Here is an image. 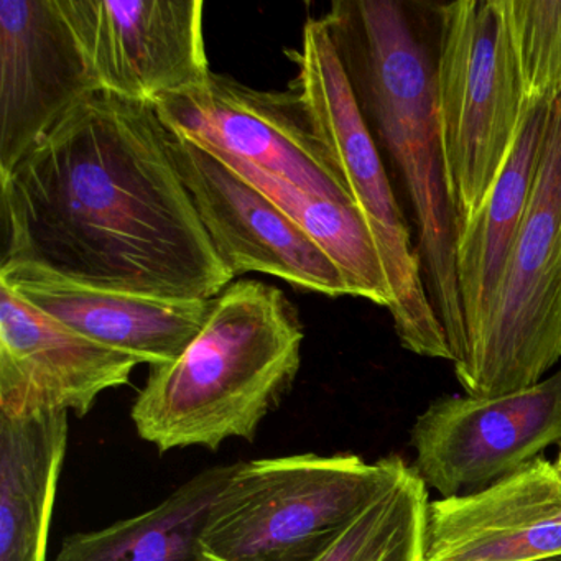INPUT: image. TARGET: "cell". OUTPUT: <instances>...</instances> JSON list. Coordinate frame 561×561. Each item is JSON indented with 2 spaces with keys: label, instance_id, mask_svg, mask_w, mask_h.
I'll use <instances>...</instances> for the list:
<instances>
[{
  "label": "cell",
  "instance_id": "cell-2",
  "mask_svg": "<svg viewBox=\"0 0 561 561\" xmlns=\"http://www.w3.org/2000/svg\"><path fill=\"white\" fill-rule=\"evenodd\" d=\"M305 333L274 285L236 280L172 363L150 367L130 419L159 451L252 442L297 379Z\"/></svg>",
  "mask_w": 561,
  "mask_h": 561
},
{
  "label": "cell",
  "instance_id": "cell-1",
  "mask_svg": "<svg viewBox=\"0 0 561 561\" xmlns=\"http://www.w3.org/2000/svg\"><path fill=\"white\" fill-rule=\"evenodd\" d=\"M0 264L176 300H213L234 282L153 104L91 94L0 176Z\"/></svg>",
  "mask_w": 561,
  "mask_h": 561
},
{
  "label": "cell",
  "instance_id": "cell-18",
  "mask_svg": "<svg viewBox=\"0 0 561 561\" xmlns=\"http://www.w3.org/2000/svg\"><path fill=\"white\" fill-rule=\"evenodd\" d=\"M236 465L203 469L159 505L65 538L54 561H208L202 538Z\"/></svg>",
  "mask_w": 561,
  "mask_h": 561
},
{
  "label": "cell",
  "instance_id": "cell-13",
  "mask_svg": "<svg viewBox=\"0 0 561 561\" xmlns=\"http://www.w3.org/2000/svg\"><path fill=\"white\" fill-rule=\"evenodd\" d=\"M140 364L0 284V415L61 410L84 416L104 392L127 386Z\"/></svg>",
  "mask_w": 561,
  "mask_h": 561
},
{
  "label": "cell",
  "instance_id": "cell-22",
  "mask_svg": "<svg viewBox=\"0 0 561 561\" xmlns=\"http://www.w3.org/2000/svg\"><path fill=\"white\" fill-rule=\"evenodd\" d=\"M554 468L558 469V472H560L561 474V446H560V451H558V456H557V459H554Z\"/></svg>",
  "mask_w": 561,
  "mask_h": 561
},
{
  "label": "cell",
  "instance_id": "cell-23",
  "mask_svg": "<svg viewBox=\"0 0 561 561\" xmlns=\"http://www.w3.org/2000/svg\"><path fill=\"white\" fill-rule=\"evenodd\" d=\"M537 561H561V554H553V557L541 558Z\"/></svg>",
  "mask_w": 561,
  "mask_h": 561
},
{
  "label": "cell",
  "instance_id": "cell-6",
  "mask_svg": "<svg viewBox=\"0 0 561 561\" xmlns=\"http://www.w3.org/2000/svg\"><path fill=\"white\" fill-rule=\"evenodd\" d=\"M438 18L436 114L446 193L459 229L497 182L527 98L504 0L451 2Z\"/></svg>",
  "mask_w": 561,
  "mask_h": 561
},
{
  "label": "cell",
  "instance_id": "cell-21",
  "mask_svg": "<svg viewBox=\"0 0 561 561\" xmlns=\"http://www.w3.org/2000/svg\"><path fill=\"white\" fill-rule=\"evenodd\" d=\"M525 98L561 96V0H504Z\"/></svg>",
  "mask_w": 561,
  "mask_h": 561
},
{
  "label": "cell",
  "instance_id": "cell-7",
  "mask_svg": "<svg viewBox=\"0 0 561 561\" xmlns=\"http://www.w3.org/2000/svg\"><path fill=\"white\" fill-rule=\"evenodd\" d=\"M560 363L561 96L491 313L455 373L468 396L497 397L535 386Z\"/></svg>",
  "mask_w": 561,
  "mask_h": 561
},
{
  "label": "cell",
  "instance_id": "cell-11",
  "mask_svg": "<svg viewBox=\"0 0 561 561\" xmlns=\"http://www.w3.org/2000/svg\"><path fill=\"white\" fill-rule=\"evenodd\" d=\"M169 146L199 219L234 278L257 272L313 294L350 295L334 262L261 190L188 137L169 130Z\"/></svg>",
  "mask_w": 561,
  "mask_h": 561
},
{
  "label": "cell",
  "instance_id": "cell-5",
  "mask_svg": "<svg viewBox=\"0 0 561 561\" xmlns=\"http://www.w3.org/2000/svg\"><path fill=\"white\" fill-rule=\"evenodd\" d=\"M396 461L304 453L236 462L203 550L215 561H317L379 494Z\"/></svg>",
  "mask_w": 561,
  "mask_h": 561
},
{
  "label": "cell",
  "instance_id": "cell-14",
  "mask_svg": "<svg viewBox=\"0 0 561 561\" xmlns=\"http://www.w3.org/2000/svg\"><path fill=\"white\" fill-rule=\"evenodd\" d=\"M553 554H561V474L541 456L478 491L430 501L426 561Z\"/></svg>",
  "mask_w": 561,
  "mask_h": 561
},
{
  "label": "cell",
  "instance_id": "cell-20",
  "mask_svg": "<svg viewBox=\"0 0 561 561\" xmlns=\"http://www.w3.org/2000/svg\"><path fill=\"white\" fill-rule=\"evenodd\" d=\"M428 488L397 456L379 494L317 561H426Z\"/></svg>",
  "mask_w": 561,
  "mask_h": 561
},
{
  "label": "cell",
  "instance_id": "cell-24",
  "mask_svg": "<svg viewBox=\"0 0 561 561\" xmlns=\"http://www.w3.org/2000/svg\"><path fill=\"white\" fill-rule=\"evenodd\" d=\"M208 561H215V560H208Z\"/></svg>",
  "mask_w": 561,
  "mask_h": 561
},
{
  "label": "cell",
  "instance_id": "cell-16",
  "mask_svg": "<svg viewBox=\"0 0 561 561\" xmlns=\"http://www.w3.org/2000/svg\"><path fill=\"white\" fill-rule=\"evenodd\" d=\"M553 101L527 98L517 139L497 182L479 211L456 234V275L466 331L465 353L458 363L491 313L505 262L530 202Z\"/></svg>",
  "mask_w": 561,
  "mask_h": 561
},
{
  "label": "cell",
  "instance_id": "cell-12",
  "mask_svg": "<svg viewBox=\"0 0 561 561\" xmlns=\"http://www.w3.org/2000/svg\"><path fill=\"white\" fill-rule=\"evenodd\" d=\"M98 91L55 0H0V176Z\"/></svg>",
  "mask_w": 561,
  "mask_h": 561
},
{
  "label": "cell",
  "instance_id": "cell-17",
  "mask_svg": "<svg viewBox=\"0 0 561 561\" xmlns=\"http://www.w3.org/2000/svg\"><path fill=\"white\" fill-rule=\"evenodd\" d=\"M68 419L61 410L0 415V561H47Z\"/></svg>",
  "mask_w": 561,
  "mask_h": 561
},
{
  "label": "cell",
  "instance_id": "cell-10",
  "mask_svg": "<svg viewBox=\"0 0 561 561\" xmlns=\"http://www.w3.org/2000/svg\"><path fill=\"white\" fill-rule=\"evenodd\" d=\"M104 93L156 104L209 73L202 0H55Z\"/></svg>",
  "mask_w": 561,
  "mask_h": 561
},
{
  "label": "cell",
  "instance_id": "cell-4",
  "mask_svg": "<svg viewBox=\"0 0 561 561\" xmlns=\"http://www.w3.org/2000/svg\"><path fill=\"white\" fill-rule=\"evenodd\" d=\"M288 57L298 67L290 90L300 98L311 129L373 234L400 343L410 353L451 363L448 337L426 290L419 248L413 245L369 124L323 19H308L300 50H291Z\"/></svg>",
  "mask_w": 561,
  "mask_h": 561
},
{
  "label": "cell",
  "instance_id": "cell-3",
  "mask_svg": "<svg viewBox=\"0 0 561 561\" xmlns=\"http://www.w3.org/2000/svg\"><path fill=\"white\" fill-rule=\"evenodd\" d=\"M321 19L360 110L376 124L405 183L426 290L456 364L465 353L466 331L456 275L458 226L446 193L435 67L399 2H334Z\"/></svg>",
  "mask_w": 561,
  "mask_h": 561
},
{
  "label": "cell",
  "instance_id": "cell-9",
  "mask_svg": "<svg viewBox=\"0 0 561 561\" xmlns=\"http://www.w3.org/2000/svg\"><path fill=\"white\" fill-rule=\"evenodd\" d=\"M153 106L170 133L252 163L310 195L353 203L291 90H252L211 71Z\"/></svg>",
  "mask_w": 561,
  "mask_h": 561
},
{
  "label": "cell",
  "instance_id": "cell-19",
  "mask_svg": "<svg viewBox=\"0 0 561 561\" xmlns=\"http://www.w3.org/2000/svg\"><path fill=\"white\" fill-rule=\"evenodd\" d=\"M213 152L300 226L301 231L340 268L351 297L366 298L389 310L390 291L382 261L366 221L353 203L310 195L252 163L216 150Z\"/></svg>",
  "mask_w": 561,
  "mask_h": 561
},
{
  "label": "cell",
  "instance_id": "cell-15",
  "mask_svg": "<svg viewBox=\"0 0 561 561\" xmlns=\"http://www.w3.org/2000/svg\"><path fill=\"white\" fill-rule=\"evenodd\" d=\"M0 284L65 327L150 367L175 360L213 305L91 287L31 264L0 265Z\"/></svg>",
  "mask_w": 561,
  "mask_h": 561
},
{
  "label": "cell",
  "instance_id": "cell-8",
  "mask_svg": "<svg viewBox=\"0 0 561 561\" xmlns=\"http://www.w3.org/2000/svg\"><path fill=\"white\" fill-rule=\"evenodd\" d=\"M561 442V366L535 386L497 397L448 396L413 423V468L442 497L468 494Z\"/></svg>",
  "mask_w": 561,
  "mask_h": 561
}]
</instances>
